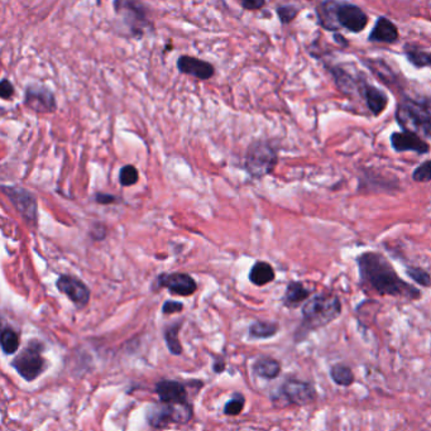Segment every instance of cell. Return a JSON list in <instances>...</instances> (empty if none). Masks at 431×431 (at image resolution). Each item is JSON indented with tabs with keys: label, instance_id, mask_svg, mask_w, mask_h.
<instances>
[{
	"label": "cell",
	"instance_id": "1",
	"mask_svg": "<svg viewBox=\"0 0 431 431\" xmlns=\"http://www.w3.org/2000/svg\"><path fill=\"white\" fill-rule=\"evenodd\" d=\"M359 274L364 285L382 296L405 297L409 300L420 298L421 292L403 281L392 264L380 253L365 252L359 256Z\"/></svg>",
	"mask_w": 431,
	"mask_h": 431
},
{
	"label": "cell",
	"instance_id": "2",
	"mask_svg": "<svg viewBox=\"0 0 431 431\" xmlns=\"http://www.w3.org/2000/svg\"><path fill=\"white\" fill-rule=\"evenodd\" d=\"M342 313V303L336 295L321 294L310 298L303 306V325L300 331L303 336L308 331L319 329L333 323Z\"/></svg>",
	"mask_w": 431,
	"mask_h": 431
},
{
	"label": "cell",
	"instance_id": "3",
	"mask_svg": "<svg viewBox=\"0 0 431 431\" xmlns=\"http://www.w3.org/2000/svg\"><path fill=\"white\" fill-rule=\"evenodd\" d=\"M396 120L403 132L431 138V101H403L396 110Z\"/></svg>",
	"mask_w": 431,
	"mask_h": 431
},
{
	"label": "cell",
	"instance_id": "4",
	"mask_svg": "<svg viewBox=\"0 0 431 431\" xmlns=\"http://www.w3.org/2000/svg\"><path fill=\"white\" fill-rule=\"evenodd\" d=\"M43 346L37 341L29 343L27 347L23 349L21 354H18L11 362V367L17 370L18 375L26 381L32 382L38 378L46 370V360L42 355Z\"/></svg>",
	"mask_w": 431,
	"mask_h": 431
},
{
	"label": "cell",
	"instance_id": "5",
	"mask_svg": "<svg viewBox=\"0 0 431 431\" xmlns=\"http://www.w3.org/2000/svg\"><path fill=\"white\" fill-rule=\"evenodd\" d=\"M277 165V152L269 142H254L248 148L246 168L254 179H261L271 174Z\"/></svg>",
	"mask_w": 431,
	"mask_h": 431
},
{
	"label": "cell",
	"instance_id": "6",
	"mask_svg": "<svg viewBox=\"0 0 431 431\" xmlns=\"http://www.w3.org/2000/svg\"><path fill=\"white\" fill-rule=\"evenodd\" d=\"M331 9L333 23L336 22L352 33L362 32L368 24V17L363 9L350 3H331Z\"/></svg>",
	"mask_w": 431,
	"mask_h": 431
},
{
	"label": "cell",
	"instance_id": "7",
	"mask_svg": "<svg viewBox=\"0 0 431 431\" xmlns=\"http://www.w3.org/2000/svg\"><path fill=\"white\" fill-rule=\"evenodd\" d=\"M192 416L190 405H167L150 410L148 422L156 429H165L170 424H185Z\"/></svg>",
	"mask_w": 431,
	"mask_h": 431
},
{
	"label": "cell",
	"instance_id": "8",
	"mask_svg": "<svg viewBox=\"0 0 431 431\" xmlns=\"http://www.w3.org/2000/svg\"><path fill=\"white\" fill-rule=\"evenodd\" d=\"M3 192L8 196V199L24 220H27L28 223H37L38 205L37 199L32 192L18 186H3Z\"/></svg>",
	"mask_w": 431,
	"mask_h": 431
},
{
	"label": "cell",
	"instance_id": "9",
	"mask_svg": "<svg viewBox=\"0 0 431 431\" xmlns=\"http://www.w3.org/2000/svg\"><path fill=\"white\" fill-rule=\"evenodd\" d=\"M24 104L37 113H52L56 110V98L52 90L43 85L32 84L26 89Z\"/></svg>",
	"mask_w": 431,
	"mask_h": 431
},
{
	"label": "cell",
	"instance_id": "10",
	"mask_svg": "<svg viewBox=\"0 0 431 431\" xmlns=\"http://www.w3.org/2000/svg\"><path fill=\"white\" fill-rule=\"evenodd\" d=\"M114 8L119 16H122L124 22L138 36L143 34V28L147 24V11L143 4L137 1H115Z\"/></svg>",
	"mask_w": 431,
	"mask_h": 431
},
{
	"label": "cell",
	"instance_id": "11",
	"mask_svg": "<svg viewBox=\"0 0 431 431\" xmlns=\"http://www.w3.org/2000/svg\"><path fill=\"white\" fill-rule=\"evenodd\" d=\"M56 286L58 291L66 295L78 308H84L89 303V287L76 277L62 274L57 279Z\"/></svg>",
	"mask_w": 431,
	"mask_h": 431
},
{
	"label": "cell",
	"instance_id": "12",
	"mask_svg": "<svg viewBox=\"0 0 431 431\" xmlns=\"http://www.w3.org/2000/svg\"><path fill=\"white\" fill-rule=\"evenodd\" d=\"M157 285L167 289L168 291L179 296H190L197 290L196 281L187 274H163L158 276Z\"/></svg>",
	"mask_w": 431,
	"mask_h": 431
},
{
	"label": "cell",
	"instance_id": "13",
	"mask_svg": "<svg viewBox=\"0 0 431 431\" xmlns=\"http://www.w3.org/2000/svg\"><path fill=\"white\" fill-rule=\"evenodd\" d=\"M281 392L289 403L298 406L313 403L316 398L313 385L300 380H287L281 387Z\"/></svg>",
	"mask_w": 431,
	"mask_h": 431
},
{
	"label": "cell",
	"instance_id": "14",
	"mask_svg": "<svg viewBox=\"0 0 431 431\" xmlns=\"http://www.w3.org/2000/svg\"><path fill=\"white\" fill-rule=\"evenodd\" d=\"M156 392L161 403L167 405H189L186 387L177 381L162 380L156 385Z\"/></svg>",
	"mask_w": 431,
	"mask_h": 431
},
{
	"label": "cell",
	"instance_id": "15",
	"mask_svg": "<svg viewBox=\"0 0 431 431\" xmlns=\"http://www.w3.org/2000/svg\"><path fill=\"white\" fill-rule=\"evenodd\" d=\"M177 68L180 73L190 75L199 80H209L215 73V68L210 62L192 56L179 57Z\"/></svg>",
	"mask_w": 431,
	"mask_h": 431
},
{
	"label": "cell",
	"instance_id": "16",
	"mask_svg": "<svg viewBox=\"0 0 431 431\" xmlns=\"http://www.w3.org/2000/svg\"><path fill=\"white\" fill-rule=\"evenodd\" d=\"M392 148L398 152L412 151L419 155H426L429 152V145L420 135L410 132H396L391 135Z\"/></svg>",
	"mask_w": 431,
	"mask_h": 431
},
{
	"label": "cell",
	"instance_id": "17",
	"mask_svg": "<svg viewBox=\"0 0 431 431\" xmlns=\"http://www.w3.org/2000/svg\"><path fill=\"white\" fill-rule=\"evenodd\" d=\"M398 39V27L386 17H380L377 19L375 27L368 37V41L370 42H381V43H393Z\"/></svg>",
	"mask_w": 431,
	"mask_h": 431
},
{
	"label": "cell",
	"instance_id": "18",
	"mask_svg": "<svg viewBox=\"0 0 431 431\" xmlns=\"http://www.w3.org/2000/svg\"><path fill=\"white\" fill-rule=\"evenodd\" d=\"M360 91H362L364 100L367 103V107L370 108L373 115H380L386 109L387 104H388L386 93L368 84L362 85Z\"/></svg>",
	"mask_w": 431,
	"mask_h": 431
},
{
	"label": "cell",
	"instance_id": "19",
	"mask_svg": "<svg viewBox=\"0 0 431 431\" xmlns=\"http://www.w3.org/2000/svg\"><path fill=\"white\" fill-rule=\"evenodd\" d=\"M310 296V291L301 282H290L286 289L284 303L287 308H296Z\"/></svg>",
	"mask_w": 431,
	"mask_h": 431
},
{
	"label": "cell",
	"instance_id": "20",
	"mask_svg": "<svg viewBox=\"0 0 431 431\" xmlns=\"http://www.w3.org/2000/svg\"><path fill=\"white\" fill-rule=\"evenodd\" d=\"M274 280V269L271 264L258 261L251 269L249 281L253 285L264 286Z\"/></svg>",
	"mask_w": 431,
	"mask_h": 431
},
{
	"label": "cell",
	"instance_id": "21",
	"mask_svg": "<svg viewBox=\"0 0 431 431\" xmlns=\"http://www.w3.org/2000/svg\"><path fill=\"white\" fill-rule=\"evenodd\" d=\"M253 372L264 380H274L281 372V364L274 358H259L253 364Z\"/></svg>",
	"mask_w": 431,
	"mask_h": 431
},
{
	"label": "cell",
	"instance_id": "22",
	"mask_svg": "<svg viewBox=\"0 0 431 431\" xmlns=\"http://www.w3.org/2000/svg\"><path fill=\"white\" fill-rule=\"evenodd\" d=\"M279 331V325L269 321H254L249 326V336L256 339H269L276 336Z\"/></svg>",
	"mask_w": 431,
	"mask_h": 431
},
{
	"label": "cell",
	"instance_id": "23",
	"mask_svg": "<svg viewBox=\"0 0 431 431\" xmlns=\"http://www.w3.org/2000/svg\"><path fill=\"white\" fill-rule=\"evenodd\" d=\"M331 377L333 381L339 386L348 387L354 382V373L346 364H336L331 370Z\"/></svg>",
	"mask_w": 431,
	"mask_h": 431
},
{
	"label": "cell",
	"instance_id": "24",
	"mask_svg": "<svg viewBox=\"0 0 431 431\" xmlns=\"http://www.w3.org/2000/svg\"><path fill=\"white\" fill-rule=\"evenodd\" d=\"M181 328V323L171 325L165 331V341L167 344L168 350L172 353L174 355H180L182 353V346L179 341V331Z\"/></svg>",
	"mask_w": 431,
	"mask_h": 431
},
{
	"label": "cell",
	"instance_id": "25",
	"mask_svg": "<svg viewBox=\"0 0 431 431\" xmlns=\"http://www.w3.org/2000/svg\"><path fill=\"white\" fill-rule=\"evenodd\" d=\"M0 342H1V349L6 354H14L19 349V336L11 328L3 329Z\"/></svg>",
	"mask_w": 431,
	"mask_h": 431
},
{
	"label": "cell",
	"instance_id": "26",
	"mask_svg": "<svg viewBox=\"0 0 431 431\" xmlns=\"http://www.w3.org/2000/svg\"><path fill=\"white\" fill-rule=\"evenodd\" d=\"M406 57L416 68H431V52H424L420 50H409L406 52Z\"/></svg>",
	"mask_w": 431,
	"mask_h": 431
},
{
	"label": "cell",
	"instance_id": "27",
	"mask_svg": "<svg viewBox=\"0 0 431 431\" xmlns=\"http://www.w3.org/2000/svg\"><path fill=\"white\" fill-rule=\"evenodd\" d=\"M138 179H140V175H138V170H137L135 166H132V165H125V166L120 170L119 182H120V185L124 186V187L135 185V184H137Z\"/></svg>",
	"mask_w": 431,
	"mask_h": 431
},
{
	"label": "cell",
	"instance_id": "28",
	"mask_svg": "<svg viewBox=\"0 0 431 431\" xmlns=\"http://www.w3.org/2000/svg\"><path fill=\"white\" fill-rule=\"evenodd\" d=\"M244 405H246V398L242 395V393H234L233 398L230 401L227 403L224 407V414L227 416H237V415L241 414L243 409H244Z\"/></svg>",
	"mask_w": 431,
	"mask_h": 431
},
{
	"label": "cell",
	"instance_id": "29",
	"mask_svg": "<svg viewBox=\"0 0 431 431\" xmlns=\"http://www.w3.org/2000/svg\"><path fill=\"white\" fill-rule=\"evenodd\" d=\"M406 274L416 284L424 286V287H431V276L430 274L426 272L425 269H419V267H410L406 271Z\"/></svg>",
	"mask_w": 431,
	"mask_h": 431
},
{
	"label": "cell",
	"instance_id": "30",
	"mask_svg": "<svg viewBox=\"0 0 431 431\" xmlns=\"http://www.w3.org/2000/svg\"><path fill=\"white\" fill-rule=\"evenodd\" d=\"M298 14V9L294 6H281L277 8V16L280 18L282 24L291 23Z\"/></svg>",
	"mask_w": 431,
	"mask_h": 431
},
{
	"label": "cell",
	"instance_id": "31",
	"mask_svg": "<svg viewBox=\"0 0 431 431\" xmlns=\"http://www.w3.org/2000/svg\"><path fill=\"white\" fill-rule=\"evenodd\" d=\"M412 179L416 182H427L431 181V161H426V162L420 165L419 167L416 168L412 174Z\"/></svg>",
	"mask_w": 431,
	"mask_h": 431
},
{
	"label": "cell",
	"instance_id": "32",
	"mask_svg": "<svg viewBox=\"0 0 431 431\" xmlns=\"http://www.w3.org/2000/svg\"><path fill=\"white\" fill-rule=\"evenodd\" d=\"M13 95H14V86H13V84H11L8 78H3L1 84H0V96H1V99L8 100Z\"/></svg>",
	"mask_w": 431,
	"mask_h": 431
},
{
	"label": "cell",
	"instance_id": "33",
	"mask_svg": "<svg viewBox=\"0 0 431 431\" xmlns=\"http://www.w3.org/2000/svg\"><path fill=\"white\" fill-rule=\"evenodd\" d=\"M182 310H184V303H179V301H171V300H168V301L163 303L162 313H165V315H168V313H181Z\"/></svg>",
	"mask_w": 431,
	"mask_h": 431
},
{
	"label": "cell",
	"instance_id": "34",
	"mask_svg": "<svg viewBox=\"0 0 431 431\" xmlns=\"http://www.w3.org/2000/svg\"><path fill=\"white\" fill-rule=\"evenodd\" d=\"M266 6V1L264 0H244L242 1V6L246 11H258Z\"/></svg>",
	"mask_w": 431,
	"mask_h": 431
},
{
	"label": "cell",
	"instance_id": "35",
	"mask_svg": "<svg viewBox=\"0 0 431 431\" xmlns=\"http://www.w3.org/2000/svg\"><path fill=\"white\" fill-rule=\"evenodd\" d=\"M95 200L96 202L103 204V205L114 204V202H118V199L115 196L109 195V194H105V192H98L95 195Z\"/></svg>",
	"mask_w": 431,
	"mask_h": 431
},
{
	"label": "cell",
	"instance_id": "36",
	"mask_svg": "<svg viewBox=\"0 0 431 431\" xmlns=\"http://www.w3.org/2000/svg\"><path fill=\"white\" fill-rule=\"evenodd\" d=\"M214 372L217 373H222L225 370V363L223 359H215V362L213 364Z\"/></svg>",
	"mask_w": 431,
	"mask_h": 431
}]
</instances>
